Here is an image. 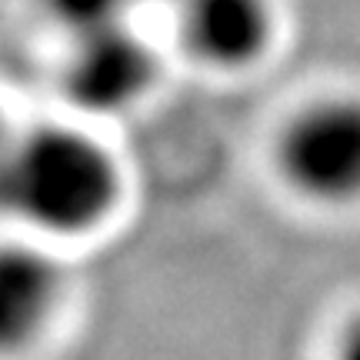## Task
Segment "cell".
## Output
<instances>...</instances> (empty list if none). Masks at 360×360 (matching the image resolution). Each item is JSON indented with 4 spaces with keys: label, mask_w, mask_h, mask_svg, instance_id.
I'll return each instance as SVG.
<instances>
[{
    "label": "cell",
    "mask_w": 360,
    "mask_h": 360,
    "mask_svg": "<svg viewBox=\"0 0 360 360\" xmlns=\"http://www.w3.org/2000/svg\"><path fill=\"white\" fill-rule=\"evenodd\" d=\"M120 200V167L94 134L37 124L0 150V214L40 237L97 231Z\"/></svg>",
    "instance_id": "cell-1"
},
{
    "label": "cell",
    "mask_w": 360,
    "mask_h": 360,
    "mask_svg": "<svg viewBox=\"0 0 360 360\" xmlns=\"http://www.w3.org/2000/svg\"><path fill=\"white\" fill-rule=\"evenodd\" d=\"M283 180L317 204L360 200V97L337 94L297 110L277 143Z\"/></svg>",
    "instance_id": "cell-2"
},
{
    "label": "cell",
    "mask_w": 360,
    "mask_h": 360,
    "mask_svg": "<svg viewBox=\"0 0 360 360\" xmlns=\"http://www.w3.org/2000/svg\"><path fill=\"white\" fill-rule=\"evenodd\" d=\"M157 53L127 20L74 37L64 67V94L90 114H117L141 101L157 80Z\"/></svg>",
    "instance_id": "cell-3"
},
{
    "label": "cell",
    "mask_w": 360,
    "mask_h": 360,
    "mask_svg": "<svg viewBox=\"0 0 360 360\" xmlns=\"http://www.w3.org/2000/svg\"><path fill=\"white\" fill-rule=\"evenodd\" d=\"M64 290V264L51 247L0 240V360L27 354L51 330Z\"/></svg>",
    "instance_id": "cell-4"
},
{
    "label": "cell",
    "mask_w": 360,
    "mask_h": 360,
    "mask_svg": "<svg viewBox=\"0 0 360 360\" xmlns=\"http://www.w3.org/2000/svg\"><path fill=\"white\" fill-rule=\"evenodd\" d=\"M180 37L210 67H247L274 40L270 0H180Z\"/></svg>",
    "instance_id": "cell-5"
},
{
    "label": "cell",
    "mask_w": 360,
    "mask_h": 360,
    "mask_svg": "<svg viewBox=\"0 0 360 360\" xmlns=\"http://www.w3.org/2000/svg\"><path fill=\"white\" fill-rule=\"evenodd\" d=\"M47 13L60 27H67L74 37L90 34V30H103L127 20V11L134 0H40Z\"/></svg>",
    "instance_id": "cell-6"
},
{
    "label": "cell",
    "mask_w": 360,
    "mask_h": 360,
    "mask_svg": "<svg viewBox=\"0 0 360 360\" xmlns=\"http://www.w3.org/2000/svg\"><path fill=\"white\" fill-rule=\"evenodd\" d=\"M330 360H360V314L357 317H350L347 327L340 330L337 347H334V357Z\"/></svg>",
    "instance_id": "cell-7"
},
{
    "label": "cell",
    "mask_w": 360,
    "mask_h": 360,
    "mask_svg": "<svg viewBox=\"0 0 360 360\" xmlns=\"http://www.w3.org/2000/svg\"><path fill=\"white\" fill-rule=\"evenodd\" d=\"M11 137H13V130L7 127V120H4V110H0V150L7 147V141H11Z\"/></svg>",
    "instance_id": "cell-8"
},
{
    "label": "cell",
    "mask_w": 360,
    "mask_h": 360,
    "mask_svg": "<svg viewBox=\"0 0 360 360\" xmlns=\"http://www.w3.org/2000/svg\"><path fill=\"white\" fill-rule=\"evenodd\" d=\"M170 4H180V0H170Z\"/></svg>",
    "instance_id": "cell-9"
}]
</instances>
